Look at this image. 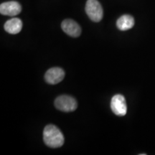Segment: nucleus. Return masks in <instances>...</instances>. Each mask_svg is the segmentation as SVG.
<instances>
[{"instance_id": "obj_1", "label": "nucleus", "mask_w": 155, "mask_h": 155, "mask_svg": "<svg viewBox=\"0 0 155 155\" xmlns=\"http://www.w3.org/2000/svg\"><path fill=\"white\" fill-rule=\"evenodd\" d=\"M43 141L50 148H59L63 145L65 138L57 127L50 124L46 126L43 131Z\"/></svg>"}, {"instance_id": "obj_2", "label": "nucleus", "mask_w": 155, "mask_h": 155, "mask_svg": "<svg viewBox=\"0 0 155 155\" xmlns=\"http://www.w3.org/2000/svg\"><path fill=\"white\" fill-rule=\"evenodd\" d=\"M86 12L93 22H98L104 15L102 6L97 0H88L86 5Z\"/></svg>"}, {"instance_id": "obj_3", "label": "nucleus", "mask_w": 155, "mask_h": 155, "mask_svg": "<svg viewBox=\"0 0 155 155\" xmlns=\"http://www.w3.org/2000/svg\"><path fill=\"white\" fill-rule=\"evenodd\" d=\"M55 106L57 109L63 112L74 111L78 107L76 100L73 97L63 95L58 96L55 101Z\"/></svg>"}, {"instance_id": "obj_4", "label": "nucleus", "mask_w": 155, "mask_h": 155, "mask_svg": "<svg viewBox=\"0 0 155 155\" xmlns=\"http://www.w3.org/2000/svg\"><path fill=\"white\" fill-rule=\"evenodd\" d=\"M111 108L116 116H125L127 112V105L124 96L121 94H116L113 96L111 101Z\"/></svg>"}, {"instance_id": "obj_5", "label": "nucleus", "mask_w": 155, "mask_h": 155, "mask_svg": "<svg viewBox=\"0 0 155 155\" xmlns=\"http://www.w3.org/2000/svg\"><path fill=\"white\" fill-rule=\"evenodd\" d=\"M22 11L20 4L15 1L6 2L0 5V13L6 16L14 17L19 15Z\"/></svg>"}, {"instance_id": "obj_6", "label": "nucleus", "mask_w": 155, "mask_h": 155, "mask_svg": "<svg viewBox=\"0 0 155 155\" xmlns=\"http://www.w3.org/2000/svg\"><path fill=\"white\" fill-rule=\"evenodd\" d=\"M65 78V72L61 68H52L45 75V79L49 84L55 85L61 83Z\"/></svg>"}, {"instance_id": "obj_7", "label": "nucleus", "mask_w": 155, "mask_h": 155, "mask_svg": "<svg viewBox=\"0 0 155 155\" xmlns=\"http://www.w3.org/2000/svg\"><path fill=\"white\" fill-rule=\"evenodd\" d=\"M61 28L65 33L73 38H78L81 34L80 25L73 19H67L63 20L61 24Z\"/></svg>"}, {"instance_id": "obj_8", "label": "nucleus", "mask_w": 155, "mask_h": 155, "mask_svg": "<svg viewBox=\"0 0 155 155\" xmlns=\"http://www.w3.org/2000/svg\"><path fill=\"white\" fill-rule=\"evenodd\" d=\"M5 30L9 34L15 35L19 33L22 28V22L19 18H12L7 21L5 24Z\"/></svg>"}, {"instance_id": "obj_9", "label": "nucleus", "mask_w": 155, "mask_h": 155, "mask_svg": "<svg viewBox=\"0 0 155 155\" xmlns=\"http://www.w3.org/2000/svg\"><path fill=\"white\" fill-rule=\"evenodd\" d=\"M134 25V19L132 16L124 15L118 19L116 27L121 31H127L131 29Z\"/></svg>"}]
</instances>
